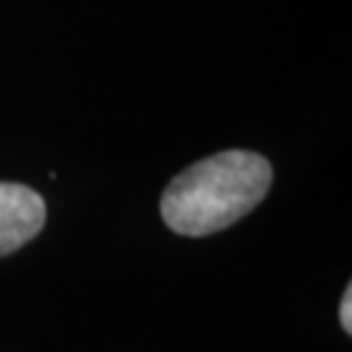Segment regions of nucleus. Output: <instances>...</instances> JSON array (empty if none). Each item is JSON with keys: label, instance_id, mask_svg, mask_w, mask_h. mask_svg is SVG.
I'll use <instances>...</instances> for the list:
<instances>
[{"label": "nucleus", "instance_id": "7ed1b4c3", "mask_svg": "<svg viewBox=\"0 0 352 352\" xmlns=\"http://www.w3.org/2000/svg\"><path fill=\"white\" fill-rule=\"evenodd\" d=\"M340 326H344V332H352V285L340 296Z\"/></svg>", "mask_w": 352, "mask_h": 352}, {"label": "nucleus", "instance_id": "f03ea898", "mask_svg": "<svg viewBox=\"0 0 352 352\" xmlns=\"http://www.w3.org/2000/svg\"><path fill=\"white\" fill-rule=\"evenodd\" d=\"M47 217L41 194L21 182H0V258L30 244Z\"/></svg>", "mask_w": 352, "mask_h": 352}, {"label": "nucleus", "instance_id": "f257e3e1", "mask_svg": "<svg viewBox=\"0 0 352 352\" xmlns=\"http://www.w3.org/2000/svg\"><path fill=\"white\" fill-rule=\"evenodd\" d=\"M273 168L261 153L223 150L176 173L162 194V220L176 235L206 238L247 217L270 191Z\"/></svg>", "mask_w": 352, "mask_h": 352}]
</instances>
